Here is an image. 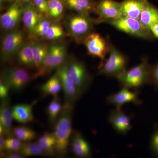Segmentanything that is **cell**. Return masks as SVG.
<instances>
[{"label": "cell", "instance_id": "obj_1", "mask_svg": "<svg viewBox=\"0 0 158 158\" xmlns=\"http://www.w3.org/2000/svg\"><path fill=\"white\" fill-rule=\"evenodd\" d=\"M73 106L64 104L57 121L54 134L56 140V155L64 156L67 153L69 140L72 134Z\"/></svg>", "mask_w": 158, "mask_h": 158}, {"label": "cell", "instance_id": "obj_2", "mask_svg": "<svg viewBox=\"0 0 158 158\" xmlns=\"http://www.w3.org/2000/svg\"><path fill=\"white\" fill-rule=\"evenodd\" d=\"M151 67L147 58H144L139 64L127 70L116 79L121 87L138 90L144 85L151 84Z\"/></svg>", "mask_w": 158, "mask_h": 158}, {"label": "cell", "instance_id": "obj_3", "mask_svg": "<svg viewBox=\"0 0 158 158\" xmlns=\"http://www.w3.org/2000/svg\"><path fill=\"white\" fill-rule=\"evenodd\" d=\"M127 57L111 45L108 59L99 66L98 74L117 78L127 69Z\"/></svg>", "mask_w": 158, "mask_h": 158}, {"label": "cell", "instance_id": "obj_4", "mask_svg": "<svg viewBox=\"0 0 158 158\" xmlns=\"http://www.w3.org/2000/svg\"><path fill=\"white\" fill-rule=\"evenodd\" d=\"M66 56V50L64 44H56L51 45L42 65L32 76V79L45 76L52 70L59 68L65 63Z\"/></svg>", "mask_w": 158, "mask_h": 158}, {"label": "cell", "instance_id": "obj_5", "mask_svg": "<svg viewBox=\"0 0 158 158\" xmlns=\"http://www.w3.org/2000/svg\"><path fill=\"white\" fill-rule=\"evenodd\" d=\"M68 71L80 98L90 88L93 77L85 64L76 59H72L69 62Z\"/></svg>", "mask_w": 158, "mask_h": 158}, {"label": "cell", "instance_id": "obj_6", "mask_svg": "<svg viewBox=\"0 0 158 158\" xmlns=\"http://www.w3.org/2000/svg\"><path fill=\"white\" fill-rule=\"evenodd\" d=\"M89 15L77 13L68 20L69 33L78 43H83L85 38L92 33L94 24L96 23V21L91 19Z\"/></svg>", "mask_w": 158, "mask_h": 158}, {"label": "cell", "instance_id": "obj_7", "mask_svg": "<svg viewBox=\"0 0 158 158\" xmlns=\"http://www.w3.org/2000/svg\"><path fill=\"white\" fill-rule=\"evenodd\" d=\"M106 23L119 31L138 38L150 40L153 37L151 31L145 28L139 19L122 16Z\"/></svg>", "mask_w": 158, "mask_h": 158}, {"label": "cell", "instance_id": "obj_8", "mask_svg": "<svg viewBox=\"0 0 158 158\" xmlns=\"http://www.w3.org/2000/svg\"><path fill=\"white\" fill-rule=\"evenodd\" d=\"M32 79L26 69L12 67L6 69L2 73L1 80L5 82L15 92L22 91Z\"/></svg>", "mask_w": 158, "mask_h": 158}, {"label": "cell", "instance_id": "obj_9", "mask_svg": "<svg viewBox=\"0 0 158 158\" xmlns=\"http://www.w3.org/2000/svg\"><path fill=\"white\" fill-rule=\"evenodd\" d=\"M83 43L86 47L88 55L100 59L101 64L105 61L111 48V44L96 33H90L85 38Z\"/></svg>", "mask_w": 158, "mask_h": 158}, {"label": "cell", "instance_id": "obj_10", "mask_svg": "<svg viewBox=\"0 0 158 158\" xmlns=\"http://www.w3.org/2000/svg\"><path fill=\"white\" fill-rule=\"evenodd\" d=\"M57 73L60 78L62 85V90L65 97V104L74 106L76 102L79 99L76 88L72 80L68 71V63L65 62L59 68Z\"/></svg>", "mask_w": 158, "mask_h": 158}, {"label": "cell", "instance_id": "obj_11", "mask_svg": "<svg viewBox=\"0 0 158 158\" xmlns=\"http://www.w3.org/2000/svg\"><path fill=\"white\" fill-rule=\"evenodd\" d=\"M95 12L98 15L96 23L107 22L123 16L121 2L114 0H101L96 4Z\"/></svg>", "mask_w": 158, "mask_h": 158}, {"label": "cell", "instance_id": "obj_12", "mask_svg": "<svg viewBox=\"0 0 158 158\" xmlns=\"http://www.w3.org/2000/svg\"><path fill=\"white\" fill-rule=\"evenodd\" d=\"M24 36L19 31H14L6 34L2 40V59L7 61L19 52L22 47Z\"/></svg>", "mask_w": 158, "mask_h": 158}, {"label": "cell", "instance_id": "obj_13", "mask_svg": "<svg viewBox=\"0 0 158 158\" xmlns=\"http://www.w3.org/2000/svg\"><path fill=\"white\" fill-rule=\"evenodd\" d=\"M131 90L125 87H122L119 91L112 94L107 97V103L113 105L118 109H121L123 105L128 103H132L136 106L141 105L142 101L138 98L139 91Z\"/></svg>", "mask_w": 158, "mask_h": 158}, {"label": "cell", "instance_id": "obj_14", "mask_svg": "<svg viewBox=\"0 0 158 158\" xmlns=\"http://www.w3.org/2000/svg\"><path fill=\"white\" fill-rule=\"evenodd\" d=\"M23 8L20 1L15 2L1 15L0 23L2 27L6 31L13 30L22 19Z\"/></svg>", "mask_w": 158, "mask_h": 158}, {"label": "cell", "instance_id": "obj_15", "mask_svg": "<svg viewBox=\"0 0 158 158\" xmlns=\"http://www.w3.org/2000/svg\"><path fill=\"white\" fill-rule=\"evenodd\" d=\"M131 118V116L127 115L121 109L116 108L110 112L108 121L117 133L126 135L132 127Z\"/></svg>", "mask_w": 158, "mask_h": 158}, {"label": "cell", "instance_id": "obj_16", "mask_svg": "<svg viewBox=\"0 0 158 158\" xmlns=\"http://www.w3.org/2000/svg\"><path fill=\"white\" fill-rule=\"evenodd\" d=\"M70 139L72 151L76 156L81 158L91 156L90 145L80 132L77 131H73Z\"/></svg>", "mask_w": 158, "mask_h": 158}, {"label": "cell", "instance_id": "obj_17", "mask_svg": "<svg viewBox=\"0 0 158 158\" xmlns=\"http://www.w3.org/2000/svg\"><path fill=\"white\" fill-rule=\"evenodd\" d=\"M28 3L23 8L22 20L25 27L31 34L37 23L45 18L38 11L33 3Z\"/></svg>", "mask_w": 158, "mask_h": 158}, {"label": "cell", "instance_id": "obj_18", "mask_svg": "<svg viewBox=\"0 0 158 158\" xmlns=\"http://www.w3.org/2000/svg\"><path fill=\"white\" fill-rule=\"evenodd\" d=\"M12 117L9 97L2 100L0 107V126L2 127L6 136H13Z\"/></svg>", "mask_w": 158, "mask_h": 158}, {"label": "cell", "instance_id": "obj_19", "mask_svg": "<svg viewBox=\"0 0 158 158\" xmlns=\"http://www.w3.org/2000/svg\"><path fill=\"white\" fill-rule=\"evenodd\" d=\"M148 0H124L121 2L123 16L139 19Z\"/></svg>", "mask_w": 158, "mask_h": 158}, {"label": "cell", "instance_id": "obj_20", "mask_svg": "<svg viewBox=\"0 0 158 158\" xmlns=\"http://www.w3.org/2000/svg\"><path fill=\"white\" fill-rule=\"evenodd\" d=\"M33 104H19L15 105L11 109L13 119L22 123L32 122L34 120L32 110Z\"/></svg>", "mask_w": 158, "mask_h": 158}, {"label": "cell", "instance_id": "obj_21", "mask_svg": "<svg viewBox=\"0 0 158 158\" xmlns=\"http://www.w3.org/2000/svg\"><path fill=\"white\" fill-rule=\"evenodd\" d=\"M139 20L145 28L150 31L151 27L158 21V9L148 1Z\"/></svg>", "mask_w": 158, "mask_h": 158}, {"label": "cell", "instance_id": "obj_22", "mask_svg": "<svg viewBox=\"0 0 158 158\" xmlns=\"http://www.w3.org/2000/svg\"><path fill=\"white\" fill-rule=\"evenodd\" d=\"M69 9L78 13L89 15L95 12L96 4L93 0H65Z\"/></svg>", "mask_w": 158, "mask_h": 158}, {"label": "cell", "instance_id": "obj_23", "mask_svg": "<svg viewBox=\"0 0 158 158\" xmlns=\"http://www.w3.org/2000/svg\"><path fill=\"white\" fill-rule=\"evenodd\" d=\"M33 44L34 41H30L22 46L19 51L18 54L19 62L24 67H34Z\"/></svg>", "mask_w": 158, "mask_h": 158}, {"label": "cell", "instance_id": "obj_24", "mask_svg": "<svg viewBox=\"0 0 158 158\" xmlns=\"http://www.w3.org/2000/svg\"><path fill=\"white\" fill-rule=\"evenodd\" d=\"M40 90L46 95H52L54 97L58 96V94L62 90V85L56 72L47 81L40 86Z\"/></svg>", "mask_w": 158, "mask_h": 158}, {"label": "cell", "instance_id": "obj_25", "mask_svg": "<svg viewBox=\"0 0 158 158\" xmlns=\"http://www.w3.org/2000/svg\"><path fill=\"white\" fill-rule=\"evenodd\" d=\"M37 142L48 156H53L56 155V140L54 133H44Z\"/></svg>", "mask_w": 158, "mask_h": 158}, {"label": "cell", "instance_id": "obj_26", "mask_svg": "<svg viewBox=\"0 0 158 158\" xmlns=\"http://www.w3.org/2000/svg\"><path fill=\"white\" fill-rule=\"evenodd\" d=\"M49 46L44 42H34L33 44V57L34 67L37 70L42 65L44 60L48 52Z\"/></svg>", "mask_w": 158, "mask_h": 158}, {"label": "cell", "instance_id": "obj_27", "mask_svg": "<svg viewBox=\"0 0 158 158\" xmlns=\"http://www.w3.org/2000/svg\"><path fill=\"white\" fill-rule=\"evenodd\" d=\"M19 152L24 157L32 156H47L45 152L40 147L38 143L23 142Z\"/></svg>", "mask_w": 158, "mask_h": 158}, {"label": "cell", "instance_id": "obj_28", "mask_svg": "<svg viewBox=\"0 0 158 158\" xmlns=\"http://www.w3.org/2000/svg\"><path fill=\"white\" fill-rule=\"evenodd\" d=\"M58 96L54 97L53 99L49 104L47 108V113L51 124H54L57 121L59 115L63 109Z\"/></svg>", "mask_w": 158, "mask_h": 158}, {"label": "cell", "instance_id": "obj_29", "mask_svg": "<svg viewBox=\"0 0 158 158\" xmlns=\"http://www.w3.org/2000/svg\"><path fill=\"white\" fill-rule=\"evenodd\" d=\"M13 135L23 142L33 141L37 137V134L31 128L26 126H18L13 128Z\"/></svg>", "mask_w": 158, "mask_h": 158}, {"label": "cell", "instance_id": "obj_30", "mask_svg": "<svg viewBox=\"0 0 158 158\" xmlns=\"http://www.w3.org/2000/svg\"><path fill=\"white\" fill-rule=\"evenodd\" d=\"M64 11V4L62 0H48V16L56 19L62 16Z\"/></svg>", "mask_w": 158, "mask_h": 158}, {"label": "cell", "instance_id": "obj_31", "mask_svg": "<svg viewBox=\"0 0 158 158\" xmlns=\"http://www.w3.org/2000/svg\"><path fill=\"white\" fill-rule=\"evenodd\" d=\"M64 35V31L61 25L58 23H52L48 30L44 38L48 40H56L62 38Z\"/></svg>", "mask_w": 158, "mask_h": 158}, {"label": "cell", "instance_id": "obj_32", "mask_svg": "<svg viewBox=\"0 0 158 158\" xmlns=\"http://www.w3.org/2000/svg\"><path fill=\"white\" fill-rule=\"evenodd\" d=\"M52 23V22L49 18L43 19L37 23L31 33V35L37 37L44 38L48 30Z\"/></svg>", "mask_w": 158, "mask_h": 158}, {"label": "cell", "instance_id": "obj_33", "mask_svg": "<svg viewBox=\"0 0 158 158\" xmlns=\"http://www.w3.org/2000/svg\"><path fill=\"white\" fill-rule=\"evenodd\" d=\"M22 142L15 137H7L5 141L6 151L19 152L22 145Z\"/></svg>", "mask_w": 158, "mask_h": 158}, {"label": "cell", "instance_id": "obj_34", "mask_svg": "<svg viewBox=\"0 0 158 158\" xmlns=\"http://www.w3.org/2000/svg\"><path fill=\"white\" fill-rule=\"evenodd\" d=\"M33 4L44 18H48V0H32Z\"/></svg>", "mask_w": 158, "mask_h": 158}, {"label": "cell", "instance_id": "obj_35", "mask_svg": "<svg viewBox=\"0 0 158 158\" xmlns=\"http://www.w3.org/2000/svg\"><path fill=\"white\" fill-rule=\"evenodd\" d=\"M150 148L154 155L158 157V124L156 123L150 140Z\"/></svg>", "mask_w": 158, "mask_h": 158}, {"label": "cell", "instance_id": "obj_36", "mask_svg": "<svg viewBox=\"0 0 158 158\" xmlns=\"http://www.w3.org/2000/svg\"><path fill=\"white\" fill-rule=\"evenodd\" d=\"M151 84L153 86L156 91L158 90V62L152 65L151 73Z\"/></svg>", "mask_w": 158, "mask_h": 158}, {"label": "cell", "instance_id": "obj_37", "mask_svg": "<svg viewBox=\"0 0 158 158\" xmlns=\"http://www.w3.org/2000/svg\"><path fill=\"white\" fill-rule=\"evenodd\" d=\"M10 88L6 83L1 80L0 81V98L2 100L9 97Z\"/></svg>", "mask_w": 158, "mask_h": 158}, {"label": "cell", "instance_id": "obj_38", "mask_svg": "<svg viewBox=\"0 0 158 158\" xmlns=\"http://www.w3.org/2000/svg\"><path fill=\"white\" fill-rule=\"evenodd\" d=\"M1 157L6 158H23L24 157L19 152L6 151L1 153Z\"/></svg>", "mask_w": 158, "mask_h": 158}, {"label": "cell", "instance_id": "obj_39", "mask_svg": "<svg viewBox=\"0 0 158 158\" xmlns=\"http://www.w3.org/2000/svg\"><path fill=\"white\" fill-rule=\"evenodd\" d=\"M150 31L154 37L158 38V21L151 27Z\"/></svg>", "mask_w": 158, "mask_h": 158}, {"label": "cell", "instance_id": "obj_40", "mask_svg": "<svg viewBox=\"0 0 158 158\" xmlns=\"http://www.w3.org/2000/svg\"><path fill=\"white\" fill-rule=\"evenodd\" d=\"M4 136H0V152H4L6 151L5 141L6 138Z\"/></svg>", "mask_w": 158, "mask_h": 158}, {"label": "cell", "instance_id": "obj_41", "mask_svg": "<svg viewBox=\"0 0 158 158\" xmlns=\"http://www.w3.org/2000/svg\"><path fill=\"white\" fill-rule=\"evenodd\" d=\"M20 2H23L24 3H29L31 2V1H32V0H19Z\"/></svg>", "mask_w": 158, "mask_h": 158}, {"label": "cell", "instance_id": "obj_42", "mask_svg": "<svg viewBox=\"0 0 158 158\" xmlns=\"http://www.w3.org/2000/svg\"><path fill=\"white\" fill-rule=\"evenodd\" d=\"M13 1V0H1V1Z\"/></svg>", "mask_w": 158, "mask_h": 158}]
</instances>
